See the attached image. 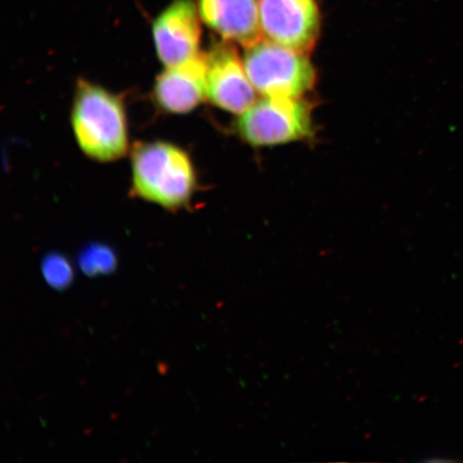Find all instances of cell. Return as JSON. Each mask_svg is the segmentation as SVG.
Returning a JSON list of instances; mask_svg holds the SVG:
<instances>
[{
    "label": "cell",
    "instance_id": "cell-1",
    "mask_svg": "<svg viewBox=\"0 0 463 463\" xmlns=\"http://www.w3.org/2000/svg\"><path fill=\"white\" fill-rule=\"evenodd\" d=\"M198 174L186 150L165 141L138 142L131 150V193L169 211L193 202Z\"/></svg>",
    "mask_w": 463,
    "mask_h": 463
},
{
    "label": "cell",
    "instance_id": "cell-2",
    "mask_svg": "<svg viewBox=\"0 0 463 463\" xmlns=\"http://www.w3.org/2000/svg\"><path fill=\"white\" fill-rule=\"evenodd\" d=\"M71 126L75 140L87 157L112 162L129 150L126 104L119 95L80 79L75 89Z\"/></svg>",
    "mask_w": 463,
    "mask_h": 463
},
{
    "label": "cell",
    "instance_id": "cell-3",
    "mask_svg": "<svg viewBox=\"0 0 463 463\" xmlns=\"http://www.w3.org/2000/svg\"><path fill=\"white\" fill-rule=\"evenodd\" d=\"M246 49V71L260 95L298 99L314 89L316 69L302 52L269 40H260Z\"/></svg>",
    "mask_w": 463,
    "mask_h": 463
},
{
    "label": "cell",
    "instance_id": "cell-4",
    "mask_svg": "<svg viewBox=\"0 0 463 463\" xmlns=\"http://www.w3.org/2000/svg\"><path fill=\"white\" fill-rule=\"evenodd\" d=\"M236 130L256 147L304 140L312 133L310 104L303 98L264 97L240 115Z\"/></svg>",
    "mask_w": 463,
    "mask_h": 463
},
{
    "label": "cell",
    "instance_id": "cell-5",
    "mask_svg": "<svg viewBox=\"0 0 463 463\" xmlns=\"http://www.w3.org/2000/svg\"><path fill=\"white\" fill-rule=\"evenodd\" d=\"M260 24L269 42L308 54L320 34L316 0H259Z\"/></svg>",
    "mask_w": 463,
    "mask_h": 463
},
{
    "label": "cell",
    "instance_id": "cell-6",
    "mask_svg": "<svg viewBox=\"0 0 463 463\" xmlns=\"http://www.w3.org/2000/svg\"><path fill=\"white\" fill-rule=\"evenodd\" d=\"M206 57V98L230 113H244L256 102V90L233 43L213 44Z\"/></svg>",
    "mask_w": 463,
    "mask_h": 463
},
{
    "label": "cell",
    "instance_id": "cell-7",
    "mask_svg": "<svg viewBox=\"0 0 463 463\" xmlns=\"http://www.w3.org/2000/svg\"><path fill=\"white\" fill-rule=\"evenodd\" d=\"M199 9L191 0H175L154 22L157 55L165 67L181 65L201 53Z\"/></svg>",
    "mask_w": 463,
    "mask_h": 463
},
{
    "label": "cell",
    "instance_id": "cell-8",
    "mask_svg": "<svg viewBox=\"0 0 463 463\" xmlns=\"http://www.w3.org/2000/svg\"><path fill=\"white\" fill-rule=\"evenodd\" d=\"M206 57L200 53L181 65L165 67L156 78L153 97L161 111L183 115L206 99Z\"/></svg>",
    "mask_w": 463,
    "mask_h": 463
},
{
    "label": "cell",
    "instance_id": "cell-9",
    "mask_svg": "<svg viewBox=\"0 0 463 463\" xmlns=\"http://www.w3.org/2000/svg\"><path fill=\"white\" fill-rule=\"evenodd\" d=\"M201 20L224 42L245 48L262 40L257 0H198Z\"/></svg>",
    "mask_w": 463,
    "mask_h": 463
},
{
    "label": "cell",
    "instance_id": "cell-10",
    "mask_svg": "<svg viewBox=\"0 0 463 463\" xmlns=\"http://www.w3.org/2000/svg\"><path fill=\"white\" fill-rule=\"evenodd\" d=\"M118 265V259L111 247L90 244L79 256L80 270L87 276L111 274Z\"/></svg>",
    "mask_w": 463,
    "mask_h": 463
},
{
    "label": "cell",
    "instance_id": "cell-11",
    "mask_svg": "<svg viewBox=\"0 0 463 463\" xmlns=\"http://www.w3.org/2000/svg\"><path fill=\"white\" fill-rule=\"evenodd\" d=\"M43 274L52 288L63 289L72 282L73 271L69 260L61 254L52 253L43 260Z\"/></svg>",
    "mask_w": 463,
    "mask_h": 463
}]
</instances>
